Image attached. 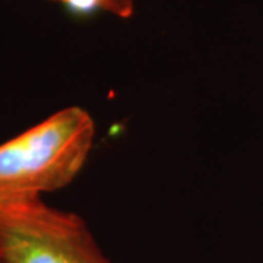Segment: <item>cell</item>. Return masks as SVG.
<instances>
[{
	"label": "cell",
	"instance_id": "3",
	"mask_svg": "<svg viewBox=\"0 0 263 263\" xmlns=\"http://www.w3.org/2000/svg\"><path fill=\"white\" fill-rule=\"evenodd\" d=\"M75 12H107L122 19H129L135 12L136 0H54Z\"/></svg>",
	"mask_w": 263,
	"mask_h": 263
},
{
	"label": "cell",
	"instance_id": "4",
	"mask_svg": "<svg viewBox=\"0 0 263 263\" xmlns=\"http://www.w3.org/2000/svg\"><path fill=\"white\" fill-rule=\"evenodd\" d=\"M0 263H2V262H0Z\"/></svg>",
	"mask_w": 263,
	"mask_h": 263
},
{
	"label": "cell",
	"instance_id": "2",
	"mask_svg": "<svg viewBox=\"0 0 263 263\" xmlns=\"http://www.w3.org/2000/svg\"><path fill=\"white\" fill-rule=\"evenodd\" d=\"M2 263H111L85 221L40 196L0 200Z\"/></svg>",
	"mask_w": 263,
	"mask_h": 263
},
{
	"label": "cell",
	"instance_id": "1",
	"mask_svg": "<svg viewBox=\"0 0 263 263\" xmlns=\"http://www.w3.org/2000/svg\"><path fill=\"white\" fill-rule=\"evenodd\" d=\"M94 136L92 117L73 105L2 143L0 200L66 187L85 165Z\"/></svg>",
	"mask_w": 263,
	"mask_h": 263
}]
</instances>
